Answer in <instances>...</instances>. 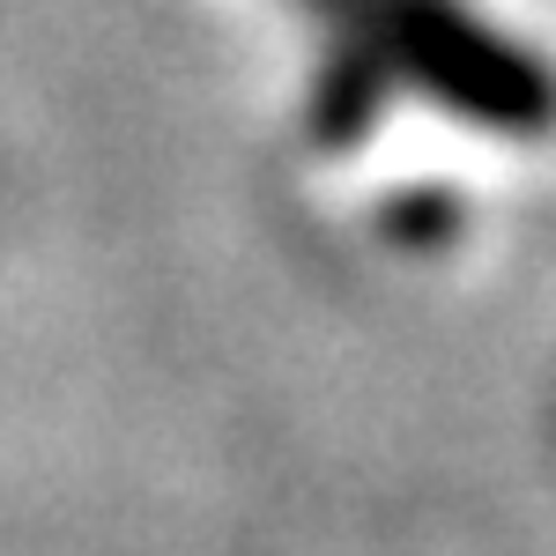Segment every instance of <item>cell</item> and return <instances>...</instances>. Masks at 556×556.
<instances>
[{"instance_id":"4","label":"cell","mask_w":556,"mask_h":556,"mask_svg":"<svg viewBox=\"0 0 556 556\" xmlns=\"http://www.w3.org/2000/svg\"><path fill=\"white\" fill-rule=\"evenodd\" d=\"M312 8H319V15H334V23H342V30H356V23H364V8H371V0H312Z\"/></svg>"},{"instance_id":"2","label":"cell","mask_w":556,"mask_h":556,"mask_svg":"<svg viewBox=\"0 0 556 556\" xmlns=\"http://www.w3.org/2000/svg\"><path fill=\"white\" fill-rule=\"evenodd\" d=\"M386 97H393V75L371 52V38L342 30V52L319 67V89H312V134H319V149H356L371 134V119L386 112Z\"/></svg>"},{"instance_id":"1","label":"cell","mask_w":556,"mask_h":556,"mask_svg":"<svg viewBox=\"0 0 556 556\" xmlns=\"http://www.w3.org/2000/svg\"><path fill=\"white\" fill-rule=\"evenodd\" d=\"M356 38H371L386 75L490 134H542L556 119V75L468 0H371Z\"/></svg>"},{"instance_id":"3","label":"cell","mask_w":556,"mask_h":556,"mask_svg":"<svg viewBox=\"0 0 556 556\" xmlns=\"http://www.w3.org/2000/svg\"><path fill=\"white\" fill-rule=\"evenodd\" d=\"M386 230H393L401 245H445V238L460 230V201H453V193H408V201L386 208Z\"/></svg>"}]
</instances>
